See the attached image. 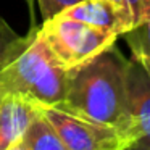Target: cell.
I'll use <instances>...</instances> for the list:
<instances>
[{
    "instance_id": "1",
    "label": "cell",
    "mask_w": 150,
    "mask_h": 150,
    "mask_svg": "<svg viewBox=\"0 0 150 150\" xmlns=\"http://www.w3.org/2000/svg\"><path fill=\"white\" fill-rule=\"evenodd\" d=\"M127 63L120 50L108 49L73 74L65 100L55 107L123 131L127 111Z\"/></svg>"
},
{
    "instance_id": "2",
    "label": "cell",
    "mask_w": 150,
    "mask_h": 150,
    "mask_svg": "<svg viewBox=\"0 0 150 150\" xmlns=\"http://www.w3.org/2000/svg\"><path fill=\"white\" fill-rule=\"evenodd\" d=\"M74 73L60 65L37 29L29 45L0 69V91L28 98L36 105H55L65 100Z\"/></svg>"
},
{
    "instance_id": "3",
    "label": "cell",
    "mask_w": 150,
    "mask_h": 150,
    "mask_svg": "<svg viewBox=\"0 0 150 150\" xmlns=\"http://www.w3.org/2000/svg\"><path fill=\"white\" fill-rule=\"evenodd\" d=\"M39 34L55 60L69 73H76L115 47L120 37L113 31L71 20L62 13L44 21Z\"/></svg>"
},
{
    "instance_id": "4",
    "label": "cell",
    "mask_w": 150,
    "mask_h": 150,
    "mask_svg": "<svg viewBox=\"0 0 150 150\" xmlns=\"http://www.w3.org/2000/svg\"><path fill=\"white\" fill-rule=\"evenodd\" d=\"M37 107L68 150H129V142L120 127L87 120L52 105Z\"/></svg>"
},
{
    "instance_id": "5",
    "label": "cell",
    "mask_w": 150,
    "mask_h": 150,
    "mask_svg": "<svg viewBox=\"0 0 150 150\" xmlns=\"http://www.w3.org/2000/svg\"><path fill=\"white\" fill-rule=\"evenodd\" d=\"M123 132L129 150H150V66L127 63V111Z\"/></svg>"
},
{
    "instance_id": "6",
    "label": "cell",
    "mask_w": 150,
    "mask_h": 150,
    "mask_svg": "<svg viewBox=\"0 0 150 150\" xmlns=\"http://www.w3.org/2000/svg\"><path fill=\"white\" fill-rule=\"evenodd\" d=\"M39 115V107L28 98L7 94L0 102V150H7L21 139Z\"/></svg>"
},
{
    "instance_id": "7",
    "label": "cell",
    "mask_w": 150,
    "mask_h": 150,
    "mask_svg": "<svg viewBox=\"0 0 150 150\" xmlns=\"http://www.w3.org/2000/svg\"><path fill=\"white\" fill-rule=\"evenodd\" d=\"M62 15L71 20L81 21V23L91 24V26L113 31L118 36H123L124 33H127L121 20V15L108 0H82L79 4L63 10Z\"/></svg>"
},
{
    "instance_id": "8",
    "label": "cell",
    "mask_w": 150,
    "mask_h": 150,
    "mask_svg": "<svg viewBox=\"0 0 150 150\" xmlns=\"http://www.w3.org/2000/svg\"><path fill=\"white\" fill-rule=\"evenodd\" d=\"M26 150H68L53 126L39 111L23 136Z\"/></svg>"
},
{
    "instance_id": "9",
    "label": "cell",
    "mask_w": 150,
    "mask_h": 150,
    "mask_svg": "<svg viewBox=\"0 0 150 150\" xmlns=\"http://www.w3.org/2000/svg\"><path fill=\"white\" fill-rule=\"evenodd\" d=\"M39 26H34L28 36L21 37L13 33L10 26L0 18V69H4L8 63H11L34 39Z\"/></svg>"
},
{
    "instance_id": "10",
    "label": "cell",
    "mask_w": 150,
    "mask_h": 150,
    "mask_svg": "<svg viewBox=\"0 0 150 150\" xmlns=\"http://www.w3.org/2000/svg\"><path fill=\"white\" fill-rule=\"evenodd\" d=\"M131 50V58L145 66H150V20L131 28L123 34Z\"/></svg>"
},
{
    "instance_id": "11",
    "label": "cell",
    "mask_w": 150,
    "mask_h": 150,
    "mask_svg": "<svg viewBox=\"0 0 150 150\" xmlns=\"http://www.w3.org/2000/svg\"><path fill=\"white\" fill-rule=\"evenodd\" d=\"M36 2L39 4L42 20L45 21V20H49V18L55 16V15L62 13L66 8L82 2V0H36Z\"/></svg>"
},
{
    "instance_id": "12",
    "label": "cell",
    "mask_w": 150,
    "mask_h": 150,
    "mask_svg": "<svg viewBox=\"0 0 150 150\" xmlns=\"http://www.w3.org/2000/svg\"><path fill=\"white\" fill-rule=\"evenodd\" d=\"M132 16V28L150 20V0H127Z\"/></svg>"
},
{
    "instance_id": "13",
    "label": "cell",
    "mask_w": 150,
    "mask_h": 150,
    "mask_svg": "<svg viewBox=\"0 0 150 150\" xmlns=\"http://www.w3.org/2000/svg\"><path fill=\"white\" fill-rule=\"evenodd\" d=\"M108 2H111V5L118 10V13L121 15V20H123L126 29L129 31L131 28H132V16H131V10H129L127 0H108Z\"/></svg>"
},
{
    "instance_id": "14",
    "label": "cell",
    "mask_w": 150,
    "mask_h": 150,
    "mask_svg": "<svg viewBox=\"0 0 150 150\" xmlns=\"http://www.w3.org/2000/svg\"><path fill=\"white\" fill-rule=\"evenodd\" d=\"M28 4V8H29V16H31V24H34L36 21V13H34V4H36V0H24Z\"/></svg>"
},
{
    "instance_id": "15",
    "label": "cell",
    "mask_w": 150,
    "mask_h": 150,
    "mask_svg": "<svg viewBox=\"0 0 150 150\" xmlns=\"http://www.w3.org/2000/svg\"><path fill=\"white\" fill-rule=\"evenodd\" d=\"M7 150H26V145H24V142H23V137H21L18 142H15L13 145H11L10 149H7Z\"/></svg>"
},
{
    "instance_id": "16",
    "label": "cell",
    "mask_w": 150,
    "mask_h": 150,
    "mask_svg": "<svg viewBox=\"0 0 150 150\" xmlns=\"http://www.w3.org/2000/svg\"><path fill=\"white\" fill-rule=\"evenodd\" d=\"M4 97H5V94H4L2 91H0V102H2V98H4Z\"/></svg>"
}]
</instances>
